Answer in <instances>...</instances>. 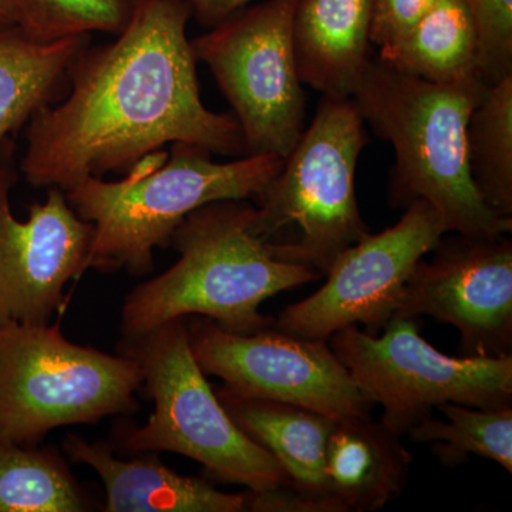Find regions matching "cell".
<instances>
[{
	"label": "cell",
	"instance_id": "1",
	"mask_svg": "<svg viewBox=\"0 0 512 512\" xmlns=\"http://www.w3.org/2000/svg\"><path fill=\"white\" fill-rule=\"evenodd\" d=\"M191 18L188 0H143L114 42L79 50L67 70L70 92L25 126L19 171L33 188L67 191L87 177L127 173L167 144L245 156L234 114L202 103Z\"/></svg>",
	"mask_w": 512,
	"mask_h": 512
},
{
	"label": "cell",
	"instance_id": "2",
	"mask_svg": "<svg viewBox=\"0 0 512 512\" xmlns=\"http://www.w3.org/2000/svg\"><path fill=\"white\" fill-rule=\"evenodd\" d=\"M484 87L481 79L430 83L370 57L350 96L363 121L396 153L390 204L406 208L427 201L448 232L468 237L512 231V218L485 204L468 170L467 121Z\"/></svg>",
	"mask_w": 512,
	"mask_h": 512
},
{
	"label": "cell",
	"instance_id": "3",
	"mask_svg": "<svg viewBox=\"0 0 512 512\" xmlns=\"http://www.w3.org/2000/svg\"><path fill=\"white\" fill-rule=\"evenodd\" d=\"M275 154L217 163L207 148L171 144L137 161L126 177H87L64 191L70 207L93 225L87 269L143 276L154 251L170 245L175 229L204 205L256 198L284 167Z\"/></svg>",
	"mask_w": 512,
	"mask_h": 512
},
{
	"label": "cell",
	"instance_id": "4",
	"mask_svg": "<svg viewBox=\"0 0 512 512\" xmlns=\"http://www.w3.org/2000/svg\"><path fill=\"white\" fill-rule=\"evenodd\" d=\"M252 212L254 205L245 200L192 211L171 238L178 261L128 293L121 308L123 336L188 316H204L239 335L272 326L274 318L262 315V303L320 274L269 254L249 228Z\"/></svg>",
	"mask_w": 512,
	"mask_h": 512
},
{
	"label": "cell",
	"instance_id": "5",
	"mask_svg": "<svg viewBox=\"0 0 512 512\" xmlns=\"http://www.w3.org/2000/svg\"><path fill=\"white\" fill-rule=\"evenodd\" d=\"M365 124L352 97L323 96L284 167L255 198L249 228L278 261L323 276L369 234L355 190Z\"/></svg>",
	"mask_w": 512,
	"mask_h": 512
},
{
	"label": "cell",
	"instance_id": "6",
	"mask_svg": "<svg viewBox=\"0 0 512 512\" xmlns=\"http://www.w3.org/2000/svg\"><path fill=\"white\" fill-rule=\"evenodd\" d=\"M117 350L140 367L154 400L146 424L124 423L116 430L121 450L181 454L215 480L244 485L252 493L289 484L281 464L239 429L212 390L192 353L187 318L123 336Z\"/></svg>",
	"mask_w": 512,
	"mask_h": 512
},
{
	"label": "cell",
	"instance_id": "7",
	"mask_svg": "<svg viewBox=\"0 0 512 512\" xmlns=\"http://www.w3.org/2000/svg\"><path fill=\"white\" fill-rule=\"evenodd\" d=\"M143 373L133 359L77 345L60 323L0 326V436L37 446L50 431L133 416Z\"/></svg>",
	"mask_w": 512,
	"mask_h": 512
},
{
	"label": "cell",
	"instance_id": "8",
	"mask_svg": "<svg viewBox=\"0 0 512 512\" xmlns=\"http://www.w3.org/2000/svg\"><path fill=\"white\" fill-rule=\"evenodd\" d=\"M382 330L370 335L348 326L328 342L362 392L382 404V423L393 433L404 436L444 403L511 406L512 355H444L421 338L417 318H392Z\"/></svg>",
	"mask_w": 512,
	"mask_h": 512
},
{
	"label": "cell",
	"instance_id": "9",
	"mask_svg": "<svg viewBox=\"0 0 512 512\" xmlns=\"http://www.w3.org/2000/svg\"><path fill=\"white\" fill-rule=\"evenodd\" d=\"M298 0H261L191 40L238 121L245 156L285 158L298 143L305 94L293 46Z\"/></svg>",
	"mask_w": 512,
	"mask_h": 512
},
{
	"label": "cell",
	"instance_id": "10",
	"mask_svg": "<svg viewBox=\"0 0 512 512\" xmlns=\"http://www.w3.org/2000/svg\"><path fill=\"white\" fill-rule=\"evenodd\" d=\"M188 338L205 375L241 397L306 407L333 420L370 416L375 403L362 392L328 340L302 339L269 326L251 335L188 316Z\"/></svg>",
	"mask_w": 512,
	"mask_h": 512
},
{
	"label": "cell",
	"instance_id": "11",
	"mask_svg": "<svg viewBox=\"0 0 512 512\" xmlns=\"http://www.w3.org/2000/svg\"><path fill=\"white\" fill-rule=\"evenodd\" d=\"M447 232L429 202H412L396 225L345 249L326 272L325 285L285 308L272 328L296 338L329 340L360 323L377 335L396 313L414 266Z\"/></svg>",
	"mask_w": 512,
	"mask_h": 512
},
{
	"label": "cell",
	"instance_id": "12",
	"mask_svg": "<svg viewBox=\"0 0 512 512\" xmlns=\"http://www.w3.org/2000/svg\"><path fill=\"white\" fill-rule=\"evenodd\" d=\"M431 252L414 266L393 318L430 316L453 326L463 357L511 355V239L443 235Z\"/></svg>",
	"mask_w": 512,
	"mask_h": 512
},
{
	"label": "cell",
	"instance_id": "13",
	"mask_svg": "<svg viewBox=\"0 0 512 512\" xmlns=\"http://www.w3.org/2000/svg\"><path fill=\"white\" fill-rule=\"evenodd\" d=\"M16 144H0V326L50 323L72 279L87 271L93 225L70 207L60 188L30 205L28 220L13 215L10 194L18 181Z\"/></svg>",
	"mask_w": 512,
	"mask_h": 512
},
{
	"label": "cell",
	"instance_id": "14",
	"mask_svg": "<svg viewBox=\"0 0 512 512\" xmlns=\"http://www.w3.org/2000/svg\"><path fill=\"white\" fill-rule=\"evenodd\" d=\"M63 448L70 461L96 471L106 490V512L248 511V491L224 493L200 478L181 476L154 453L121 460L111 444L77 434H69Z\"/></svg>",
	"mask_w": 512,
	"mask_h": 512
},
{
	"label": "cell",
	"instance_id": "15",
	"mask_svg": "<svg viewBox=\"0 0 512 512\" xmlns=\"http://www.w3.org/2000/svg\"><path fill=\"white\" fill-rule=\"evenodd\" d=\"M217 396L239 429L281 464L293 488L326 512H345L326 477V446L335 420L296 404L241 397L225 389Z\"/></svg>",
	"mask_w": 512,
	"mask_h": 512
},
{
	"label": "cell",
	"instance_id": "16",
	"mask_svg": "<svg viewBox=\"0 0 512 512\" xmlns=\"http://www.w3.org/2000/svg\"><path fill=\"white\" fill-rule=\"evenodd\" d=\"M293 46L302 84L352 96L370 60V0H298Z\"/></svg>",
	"mask_w": 512,
	"mask_h": 512
},
{
	"label": "cell",
	"instance_id": "17",
	"mask_svg": "<svg viewBox=\"0 0 512 512\" xmlns=\"http://www.w3.org/2000/svg\"><path fill=\"white\" fill-rule=\"evenodd\" d=\"M400 437L370 416L335 420L326 446V477L345 512L382 510L402 495L413 457Z\"/></svg>",
	"mask_w": 512,
	"mask_h": 512
},
{
	"label": "cell",
	"instance_id": "18",
	"mask_svg": "<svg viewBox=\"0 0 512 512\" xmlns=\"http://www.w3.org/2000/svg\"><path fill=\"white\" fill-rule=\"evenodd\" d=\"M87 43L90 35L40 43L19 26L0 30V144L36 111L56 103L70 63Z\"/></svg>",
	"mask_w": 512,
	"mask_h": 512
},
{
	"label": "cell",
	"instance_id": "19",
	"mask_svg": "<svg viewBox=\"0 0 512 512\" xmlns=\"http://www.w3.org/2000/svg\"><path fill=\"white\" fill-rule=\"evenodd\" d=\"M377 59L430 83L480 79L476 25L463 0H437L406 36L380 49Z\"/></svg>",
	"mask_w": 512,
	"mask_h": 512
},
{
	"label": "cell",
	"instance_id": "20",
	"mask_svg": "<svg viewBox=\"0 0 512 512\" xmlns=\"http://www.w3.org/2000/svg\"><path fill=\"white\" fill-rule=\"evenodd\" d=\"M93 507L56 448L0 436V512H86Z\"/></svg>",
	"mask_w": 512,
	"mask_h": 512
},
{
	"label": "cell",
	"instance_id": "21",
	"mask_svg": "<svg viewBox=\"0 0 512 512\" xmlns=\"http://www.w3.org/2000/svg\"><path fill=\"white\" fill-rule=\"evenodd\" d=\"M471 180L485 204L512 218V74L485 84L466 127Z\"/></svg>",
	"mask_w": 512,
	"mask_h": 512
},
{
	"label": "cell",
	"instance_id": "22",
	"mask_svg": "<svg viewBox=\"0 0 512 512\" xmlns=\"http://www.w3.org/2000/svg\"><path fill=\"white\" fill-rule=\"evenodd\" d=\"M447 421L426 417L407 431L414 443L430 444L441 464L457 467L468 457L488 458L512 473V406L478 409L444 403L437 407Z\"/></svg>",
	"mask_w": 512,
	"mask_h": 512
},
{
	"label": "cell",
	"instance_id": "23",
	"mask_svg": "<svg viewBox=\"0 0 512 512\" xmlns=\"http://www.w3.org/2000/svg\"><path fill=\"white\" fill-rule=\"evenodd\" d=\"M143 0H28L19 28L40 43L90 35L119 36Z\"/></svg>",
	"mask_w": 512,
	"mask_h": 512
},
{
	"label": "cell",
	"instance_id": "24",
	"mask_svg": "<svg viewBox=\"0 0 512 512\" xmlns=\"http://www.w3.org/2000/svg\"><path fill=\"white\" fill-rule=\"evenodd\" d=\"M476 25L478 76L494 84L512 74V0H463Z\"/></svg>",
	"mask_w": 512,
	"mask_h": 512
},
{
	"label": "cell",
	"instance_id": "25",
	"mask_svg": "<svg viewBox=\"0 0 512 512\" xmlns=\"http://www.w3.org/2000/svg\"><path fill=\"white\" fill-rule=\"evenodd\" d=\"M437 0H370V42L380 49L394 45Z\"/></svg>",
	"mask_w": 512,
	"mask_h": 512
},
{
	"label": "cell",
	"instance_id": "26",
	"mask_svg": "<svg viewBox=\"0 0 512 512\" xmlns=\"http://www.w3.org/2000/svg\"><path fill=\"white\" fill-rule=\"evenodd\" d=\"M255 0H188L192 18L204 28H214L232 13L251 5Z\"/></svg>",
	"mask_w": 512,
	"mask_h": 512
},
{
	"label": "cell",
	"instance_id": "27",
	"mask_svg": "<svg viewBox=\"0 0 512 512\" xmlns=\"http://www.w3.org/2000/svg\"><path fill=\"white\" fill-rule=\"evenodd\" d=\"M28 0H0V30L16 28L25 13Z\"/></svg>",
	"mask_w": 512,
	"mask_h": 512
}]
</instances>
